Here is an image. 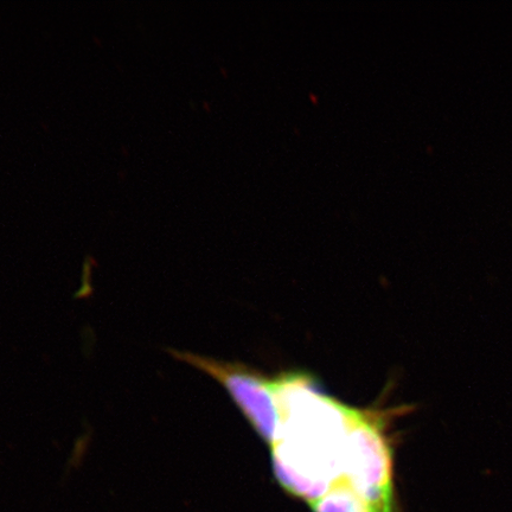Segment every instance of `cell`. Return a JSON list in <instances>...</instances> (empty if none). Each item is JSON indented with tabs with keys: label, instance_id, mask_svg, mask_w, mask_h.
<instances>
[{
	"label": "cell",
	"instance_id": "cell-2",
	"mask_svg": "<svg viewBox=\"0 0 512 512\" xmlns=\"http://www.w3.org/2000/svg\"><path fill=\"white\" fill-rule=\"evenodd\" d=\"M393 463L379 416L356 411L345 440L343 478L370 508L392 510Z\"/></svg>",
	"mask_w": 512,
	"mask_h": 512
},
{
	"label": "cell",
	"instance_id": "cell-4",
	"mask_svg": "<svg viewBox=\"0 0 512 512\" xmlns=\"http://www.w3.org/2000/svg\"><path fill=\"white\" fill-rule=\"evenodd\" d=\"M315 512H368L370 505L347 479L338 480L328 494L311 503Z\"/></svg>",
	"mask_w": 512,
	"mask_h": 512
},
{
	"label": "cell",
	"instance_id": "cell-1",
	"mask_svg": "<svg viewBox=\"0 0 512 512\" xmlns=\"http://www.w3.org/2000/svg\"><path fill=\"white\" fill-rule=\"evenodd\" d=\"M280 428L272 447L278 482L310 504L343 479L345 440L357 409L319 392L302 373L274 379Z\"/></svg>",
	"mask_w": 512,
	"mask_h": 512
},
{
	"label": "cell",
	"instance_id": "cell-5",
	"mask_svg": "<svg viewBox=\"0 0 512 512\" xmlns=\"http://www.w3.org/2000/svg\"><path fill=\"white\" fill-rule=\"evenodd\" d=\"M368 512H393V510H384V509L370 508Z\"/></svg>",
	"mask_w": 512,
	"mask_h": 512
},
{
	"label": "cell",
	"instance_id": "cell-3",
	"mask_svg": "<svg viewBox=\"0 0 512 512\" xmlns=\"http://www.w3.org/2000/svg\"><path fill=\"white\" fill-rule=\"evenodd\" d=\"M176 361L189 364L221 383L254 430L270 446L280 428V414L275 399L274 380L238 363L223 362L189 351L166 349Z\"/></svg>",
	"mask_w": 512,
	"mask_h": 512
}]
</instances>
